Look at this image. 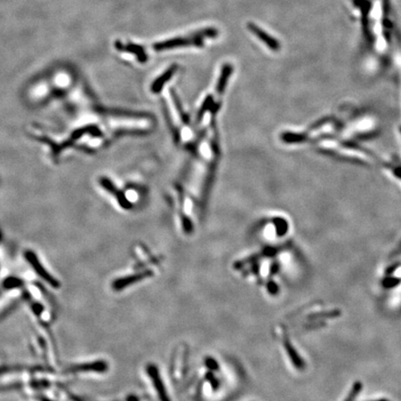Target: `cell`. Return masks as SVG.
Here are the masks:
<instances>
[{
  "instance_id": "3",
  "label": "cell",
  "mask_w": 401,
  "mask_h": 401,
  "mask_svg": "<svg viewBox=\"0 0 401 401\" xmlns=\"http://www.w3.org/2000/svg\"><path fill=\"white\" fill-rule=\"evenodd\" d=\"M232 72L233 66L231 64H224L219 73L217 83L215 84L214 87L200 101V106L195 115V120L193 121V125L197 135L203 132L210 126L217 124V115L221 108L223 95L225 93L226 87Z\"/></svg>"
},
{
  "instance_id": "11",
  "label": "cell",
  "mask_w": 401,
  "mask_h": 401,
  "mask_svg": "<svg viewBox=\"0 0 401 401\" xmlns=\"http://www.w3.org/2000/svg\"><path fill=\"white\" fill-rule=\"evenodd\" d=\"M145 274H140V275L132 276V277H127V278H124V279H120L117 280L116 282L114 284V287L116 289H122L125 286H128L129 284H133V281H139L142 278L145 277Z\"/></svg>"
},
{
  "instance_id": "1",
  "label": "cell",
  "mask_w": 401,
  "mask_h": 401,
  "mask_svg": "<svg viewBox=\"0 0 401 401\" xmlns=\"http://www.w3.org/2000/svg\"><path fill=\"white\" fill-rule=\"evenodd\" d=\"M183 174L175 187V209L186 233L202 216L220 156L217 124L198 135Z\"/></svg>"
},
{
  "instance_id": "5",
  "label": "cell",
  "mask_w": 401,
  "mask_h": 401,
  "mask_svg": "<svg viewBox=\"0 0 401 401\" xmlns=\"http://www.w3.org/2000/svg\"><path fill=\"white\" fill-rule=\"evenodd\" d=\"M218 32L217 29L214 28H209L200 30L197 33H194L191 37H175L167 39L165 41L158 42L155 43L152 48L155 51H164V50H174V49H179V48H185V47H202L203 46V40L204 38H214L216 37Z\"/></svg>"
},
{
  "instance_id": "10",
  "label": "cell",
  "mask_w": 401,
  "mask_h": 401,
  "mask_svg": "<svg viewBox=\"0 0 401 401\" xmlns=\"http://www.w3.org/2000/svg\"><path fill=\"white\" fill-rule=\"evenodd\" d=\"M148 373L150 374L151 377V380L154 384L155 389L158 392L159 398L161 401H169V399L167 397V393L165 388V385L163 384V382L161 380V377L159 375L158 371L157 369L153 366H150L148 368Z\"/></svg>"
},
{
  "instance_id": "2",
  "label": "cell",
  "mask_w": 401,
  "mask_h": 401,
  "mask_svg": "<svg viewBox=\"0 0 401 401\" xmlns=\"http://www.w3.org/2000/svg\"><path fill=\"white\" fill-rule=\"evenodd\" d=\"M162 98L167 123L174 141L178 146L191 150L198 138L193 122L187 115L175 92L168 91Z\"/></svg>"
},
{
  "instance_id": "4",
  "label": "cell",
  "mask_w": 401,
  "mask_h": 401,
  "mask_svg": "<svg viewBox=\"0 0 401 401\" xmlns=\"http://www.w3.org/2000/svg\"><path fill=\"white\" fill-rule=\"evenodd\" d=\"M99 183L101 189L113 197L121 209L131 210L142 201L143 192L138 186L125 185V187H118L113 179L105 176L100 177Z\"/></svg>"
},
{
  "instance_id": "7",
  "label": "cell",
  "mask_w": 401,
  "mask_h": 401,
  "mask_svg": "<svg viewBox=\"0 0 401 401\" xmlns=\"http://www.w3.org/2000/svg\"><path fill=\"white\" fill-rule=\"evenodd\" d=\"M115 47L118 51L127 52V53L132 54L138 59V61L141 62V63H145L148 60V58H149L148 54L146 53V51L144 50V48L142 46L137 45V44H133V43L123 44L122 42L117 40L115 42Z\"/></svg>"
},
{
  "instance_id": "6",
  "label": "cell",
  "mask_w": 401,
  "mask_h": 401,
  "mask_svg": "<svg viewBox=\"0 0 401 401\" xmlns=\"http://www.w3.org/2000/svg\"><path fill=\"white\" fill-rule=\"evenodd\" d=\"M25 259L27 262L33 267V269L35 271V273L39 276L44 281L47 282V284H50V286L58 288L59 287V284L56 279H54L50 273L44 268L42 266L39 259L36 258V256L31 251H27L25 254Z\"/></svg>"
},
{
  "instance_id": "12",
  "label": "cell",
  "mask_w": 401,
  "mask_h": 401,
  "mask_svg": "<svg viewBox=\"0 0 401 401\" xmlns=\"http://www.w3.org/2000/svg\"><path fill=\"white\" fill-rule=\"evenodd\" d=\"M105 368H106V365H105V363H103V362H97V363H93V364H90V365H86V366H80V367H76L75 368V370H78V371H82V370H93V371H104L105 370Z\"/></svg>"
},
{
  "instance_id": "8",
  "label": "cell",
  "mask_w": 401,
  "mask_h": 401,
  "mask_svg": "<svg viewBox=\"0 0 401 401\" xmlns=\"http://www.w3.org/2000/svg\"><path fill=\"white\" fill-rule=\"evenodd\" d=\"M177 70V66L176 65H172L167 69L165 73H163L162 75L158 76L153 83L151 84L150 86V91L152 92L153 94H160L162 93L164 88L166 87L168 81L170 79H172V77L174 76Z\"/></svg>"
},
{
  "instance_id": "9",
  "label": "cell",
  "mask_w": 401,
  "mask_h": 401,
  "mask_svg": "<svg viewBox=\"0 0 401 401\" xmlns=\"http://www.w3.org/2000/svg\"><path fill=\"white\" fill-rule=\"evenodd\" d=\"M248 28L252 33H255L261 41L264 42L267 47L271 50H277L280 49V44L279 42L274 39L272 36H270L268 33L264 32L262 29H260L258 26H257L254 24H249Z\"/></svg>"
}]
</instances>
